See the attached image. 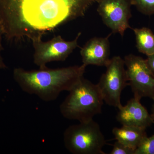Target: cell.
Returning a JSON list of instances; mask_svg holds the SVG:
<instances>
[{
    "label": "cell",
    "instance_id": "cell-1",
    "mask_svg": "<svg viewBox=\"0 0 154 154\" xmlns=\"http://www.w3.org/2000/svg\"><path fill=\"white\" fill-rule=\"evenodd\" d=\"M98 0H0V20L9 40L42 39L85 14Z\"/></svg>",
    "mask_w": 154,
    "mask_h": 154
},
{
    "label": "cell",
    "instance_id": "cell-2",
    "mask_svg": "<svg viewBox=\"0 0 154 154\" xmlns=\"http://www.w3.org/2000/svg\"><path fill=\"white\" fill-rule=\"evenodd\" d=\"M86 67L82 64L54 69L46 67L32 70L17 68L13 76L24 92L36 95L44 102H51L63 91H70L84 77Z\"/></svg>",
    "mask_w": 154,
    "mask_h": 154
},
{
    "label": "cell",
    "instance_id": "cell-3",
    "mask_svg": "<svg viewBox=\"0 0 154 154\" xmlns=\"http://www.w3.org/2000/svg\"><path fill=\"white\" fill-rule=\"evenodd\" d=\"M69 92L60 107L64 118L86 122L102 113L104 101L97 84L83 77Z\"/></svg>",
    "mask_w": 154,
    "mask_h": 154
},
{
    "label": "cell",
    "instance_id": "cell-4",
    "mask_svg": "<svg viewBox=\"0 0 154 154\" xmlns=\"http://www.w3.org/2000/svg\"><path fill=\"white\" fill-rule=\"evenodd\" d=\"M63 141L66 148L72 154H106L102 150L106 140L94 119L69 126L64 132Z\"/></svg>",
    "mask_w": 154,
    "mask_h": 154
},
{
    "label": "cell",
    "instance_id": "cell-5",
    "mask_svg": "<svg viewBox=\"0 0 154 154\" xmlns=\"http://www.w3.org/2000/svg\"><path fill=\"white\" fill-rule=\"evenodd\" d=\"M106 67L97 85L104 102L119 109L122 106V92L128 85L124 59L118 56L113 57Z\"/></svg>",
    "mask_w": 154,
    "mask_h": 154
},
{
    "label": "cell",
    "instance_id": "cell-6",
    "mask_svg": "<svg viewBox=\"0 0 154 154\" xmlns=\"http://www.w3.org/2000/svg\"><path fill=\"white\" fill-rule=\"evenodd\" d=\"M128 85L134 97L140 100L143 98L154 97V75L149 68L146 59L129 54L124 58Z\"/></svg>",
    "mask_w": 154,
    "mask_h": 154
},
{
    "label": "cell",
    "instance_id": "cell-7",
    "mask_svg": "<svg viewBox=\"0 0 154 154\" xmlns=\"http://www.w3.org/2000/svg\"><path fill=\"white\" fill-rule=\"evenodd\" d=\"M81 33L72 41H66L60 35L46 42L42 39L32 41L33 48V62L39 68L46 67V64L54 61H64L77 47Z\"/></svg>",
    "mask_w": 154,
    "mask_h": 154
},
{
    "label": "cell",
    "instance_id": "cell-8",
    "mask_svg": "<svg viewBox=\"0 0 154 154\" xmlns=\"http://www.w3.org/2000/svg\"><path fill=\"white\" fill-rule=\"evenodd\" d=\"M97 11L104 24L112 33L123 36L131 17V0H98Z\"/></svg>",
    "mask_w": 154,
    "mask_h": 154
},
{
    "label": "cell",
    "instance_id": "cell-9",
    "mask_svg": "<svg viewBox=\"0 0 154 154\" xmlns=\"http://www.w3.org/2000/svg\"><path fill=\"white\" fill-rule=\"evenodd\" d=\"M118 110L116 120L122 125L146 129L154 123V119L141 104L140 100L134 97Z\"/></svg>",
    "mask_w": 154,
    "mask_h": 154
},
{
    "label": "cell",
    "instance_id": "cell-10",
    "mask_svg": "<svg viewBox=\"0 0 154 154\" xmlns=\"http://www.w3.org/2000/svg\"><path fill=\"white\" fill-rule=\"evenodd\" d=\"M95 37L87 42L80 51L82 64L105 66L110 59V45L109 37Z\"/></svg>",
    "mask_w": 154,
    "mask_h": 154
},
{
    "label": "cell",
    "instance_id": "cell-11",
    "mask_svg": "<svg viewBox=\"0 0 154 154\" xmlns=\"http://www.w3.org/2000/svg\"><path fill=\"white\" fill-rule=\"evenodd\" d=\"M112 133L116 140L134 151L147 137L146 129L126 125L113 128Z\"/></svg>",
    "mask_w": 154,
    "mask_h": 154
},
{
    "label": "cell",
    "instance_id": "cell-12",
    "mask_svg": "<svg viewBox=\"0 0 154 154\" xmlns=\"http://www.w3.org/2000/svg\"><path fill=\"white\" fill-rule=\"evenodd\" d=\"M135 36L136 47L140 52L149 56L154 53V34L149 28H132Z\"/></svg>",
    "mask_w": 154,
    "mask_h": 154
},
{
    "label": "cell",
    "instance_id": "cell-13",
    "mask_svg": "<svg viewBox=\"0 0 154 154\" xmlns=\"http://www.w3.org/2000/svg\"><path fill=\"white\" fill-rule=\"evenodd\" d=\"M132 5L135 6L138 11L146 16L154 14V0H131Z\"/></svg>",
    "mask_w": 154,
    "mask_h": 154
},
{
    "label": "cell",
    "instance_id": "cell-14",
    "mask_svg": "<svg viewBox=\"0 0 154 154\" xmlns=\"http://www.w3.org/2000/svg\"><path fill=\"white\" fill-rule=\"evenodd\" d=\"M134 154H154V134L145 139L135 150Z\"/></svg>",
    "mask_w": 154,
    "mask_h": 154
},
{
    "label": "cell",
    "instance_id": "cell-15",
    "mask_svg": "<svg viewBox=\"0 0 154 154\" xmlns=\"http://www.w3.org/2000/svg\"><path fill=\"white\" fill-rule=\"evenodd\" d=\"M135 151L116 140L113 145L110 154H134Z\"/></svg>",
    "mask_w": 154,
    "mask_h": 154
},
{
    "label": "cell",
    "instance_id": "cell-16",
    "mask_svg": "<svg viewBox=\"0 0 154 154\" xmlns=\"http://www.w3.org/2000/svg\"><path fill=\"white\" fill-rule=\"evenodd\" d=\"M3 36H4V30H3L2 22L0 20V69H5L7 68V66L4 62L2 55V51L3 49L2 39Z\"/></svg>",
    "mask_w": 154,
    "mask_h": 154
},
{
    "label": "cell",
    "instance_id": "cell-17",
    "mask_svg": "<svg viewBox=\"0 0 154 154\" xmlns=\"http://www.w3.org/2000/svg\"><path fill=\"white\" fill-rule=\"evenodd\" d=\"M146 60L149 68L154 75V53L147 56V58Z\"/></svg>",
    "mask_w": 154,
    "mask_h": 154
},
{
    "label": "cell",
    "instance_id": "cell-18",
    "mask_svg": "<svg viewBox=\"0 0 154 154\" xmlns=\"http://www.w3.org/2000/svg\"><path fill=\"white\" fill-rule=\"evenodd\" d=\"M152 99L154 101V104L152 105V114L151 115L152 117H153V118L154 119V97Z\"/></svg>",
    "mask_w": 154,
    "mask_h": 154
}]
</instances>
